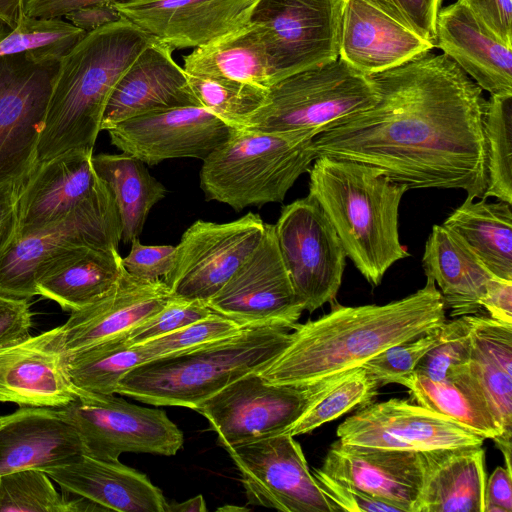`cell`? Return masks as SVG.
Returning <instances> with one entry per match:
<instances>
[{"label":"cell","mask_w":512,"mask_h":512,"mask_svg":"<svg viewBox=\"0 0 512 512\" xmlns=\"http://www.w3.org/2000/svg\"><path fill=\"white\" fill-rule=\"evenodd\" d=\"M370 76L378 101L316 135V158L377 167L408 189H461L482 197L483 90L445 54L430 52Z\"/></svg>","instance_id":"1"},{"label":"cell","mask_w":512,"mask_h":512,"mask_svg":"<svg viewBox=\"0 0 512 512\" xmlns=\"http://www.w3.org/2000/svg\"><path fill=\"white\" fill-rule=\"evenodd\" d=\"M446 321L435 282L384 305L342 306L296 324L286 348L258 373L277 384L310 385L361 367L385 349L413 340Z\"/></svg>","instance_id":"2"},{"label":"cell","mask_w":512,"mask_h":512,"mask_svg":"<svg viewBox=\"0 0 512 512\" xmlns=\"http://www.w3.org/2000/svg\"><path fill=\"white\" fill-rule=\"evenodd\" d=\"M152 37L128 20L86 35L60 61L40 133L37 163L93 152L108 99Z\"/></svg>","instance_id":"3"},{"label":"cell","mask_w":512,"mask_h":512,"mask_svg":"<svg viewBox=\"0 0 512 512\" xmlns=\"http://www.w3.org/2000/svg\"><path fill=\"white\" fill-rule=\"evenodd\" d=\"M309 172V194L320 204L346 256L378 286L386 271L409 256L398 232L400 201L409 190L374 166L319 156Z\"/></svg>","instance_id":"4"},{"label":"cell","mask_w":512,"mask_h":512,"mask_svg":"<svg viewBox=\"0 0 512 512\" xmlns=\"http://www.w3.org/2000/svg\"><path fill=\"white\" fill-rule=\"evenodd\" d=\"M292 329L243 327L223 339L151 359L130 370L116 394L154 406L194 409L238 378L261 371L289 344Z\"/></svg>","instance_id":"5"},{"label":"cell","mask_w":512,"mask_h":512,"mask_svg":"<svg viewBox=\"0 0 512 512\" xmlns=\"http://www.w3.org/2000/svg\"><path fill=\"white\" fill-rule=\"evenodd\" d=\"M319 133L234 128L230 137L203 160L200 187L206 199L236 211L282 202L316 159L313 139Z\"/></svg>","instance_id":"6"},{"label":"cell","mask_w":512,"mask_h":512,"mask_svg":"<svg viewBox=\"0 0 512 512\" xmlns=\"http://www.w3.org/2000/svg\"><path fill=\"white\" fill-rule=\"evenodd\" d=\"M378 99L372 77L338 57L273 83L263 104L237 128L321 132L334 122L371 107Z\"/></svg>","instance_id":"7"},{"label":"cell","mask_w":512,"mask_h":512,"mask_svg":"<svg viewBox=\"0 0 512 512\" xmlns=\"http://www.w3.org/2000/svg\"><path fill=\"white\" fill-rule=\"evenodd\" d=\"M350 371L310 385L272 383L251 372L193 410L208 420L222 447L250 442L284 432Z\"/></svg>","instance_id":"8"},{"label":"cell","mask_w":512,"mask_h":512,"mask_svg":"<svg viewBox=\"0 0 512 512\" xmlns=\"http://www.w3.org/2000/svg\"><path fill=\"white\" fill-rule=\"evenodd\" d=\"M120 240L118 210L105 183L63 219L15 238L0 253V296L29 301L37 295L36 280L50 262L79 246L118 249Z\"/></svg>","instance_id":"9"},{"label":"cell","mask_w":512,"mask_h":512,"mask_svg":"<svg viewBox=\"0 0 512 512\" xmlns=\"http://www.w3.org/2000/svg\"><path fill=\"white\" fill-rule=\"evenodd\" d=\"M340 0H254L246 22L256 27L272 82L339 57Z\"/></svg>","instance_id":"10"},{"label":"cell","mask_w":512,"mask_h":512,"mask_svg":"<svg viewBox=\"0 0 512 512\" xmlns=\"http://www.w3.org/2000/svg\"><path fill=\"white\" fill-rule=\"evenodd\" d=\"M75 427L84 454L118 461L122 453L175 455L183 433L162 409L147 408L111 395L80 394L60 408Z\"/></svg>","instance_id":"11"},{"label":"cell","mask_w":512,"mask_h":512,"mask_svg":"<svg viewBox=\"0 0 512 512\" xmlns=\"http://www.w3.org/2000/svg\"><path fill=\"white\" fill-rule=\"evenodd\" d=\"M274 230L303 309L313 312L332 303L342 282L347 256L317 200L308 194L284 206Z\"/></svg>","instance_id":"12"},{"label":"cell","mask_w":512,"mask_h":512,"mask_svg":"<svg viewBox=\"0 0 512 512\" xmlns=\"http://www.w3.org/2000/svg\"><path fill=\"white\" fill-rule=\"evenodd\" d=\"M59 64L25 54L0 57V186L26 179L37 163Z\"/></svg>","instance_id":"13"},{"label":"cell","mask_w":512,"mask_h":512,"mask_svg":"<svg viewBox=\"0 0 512 512\" xmlns=\"http://www.w3.org/2000/svg\"><path fill=\"white\" fill-rule=\"evenodd\" d=\"M265 229L252 212L225 223L197 220L182 234L163 281L174 296L206 303L255 250Z\"/></svg>","instance_id":"14"},{"label":"cell","mask_w":512,"mask_h":512,"mask_svg":"<svg viewBox=\"0 0 512 512\" xmlns=\"http://www.w3.org/2000/svg\"><path fill=\"white\" fill-rule=\"evenodd\" d=\"M223 448L250 504L285 512H335L293 436L279 433Z\"/></svg>","instance_id":"15"},{"label":"cell","mask_w":512,"mask_h":512,"mask_svg":"<svg viewBox=\"0 0 512 512\" xmlns=\"http://www.w3.org/2000/svg\"><path fill=\"white\" fill-rule=\"evenodd\" d=\"M206 304L240 327L294 328L304 309L282 260L274 225L266 224L258 246Z\"/></svg>","instance_id":"16"},{"label":"cell","mask_w":512,"mask_h":512,"mask_svg":"<svg viewBox=\"0 0 512 512\" xmlns=\"http://www.w3.org/2000/svg\"><path fill=\"white\" fill-rule=\"evenodd\" d=\"M336 433L343 444L414 452L482 446L485 440L446 416L403 399L359 408Z\"/></svg>","instance_id":"17"},{"label":"cell","mask_w":512,"mask_h":512,"mask_svg":"<svg viewBox=\"0 0 512 512\" xmlns=\"http://www.w3.org/2000/svg\"><path fill=\"white\" fill-rule=\"evenodd\" d=\"M340 2L339 57L365 75L396 68L435 48L389 0Z\"/></svg>","instance_id":"18"},{"label":"cell","mask_w":512,"mask_h":512,"mask_svg":"<svg viewBox=\"0 0 512 512\" xmlns=\"http://www.w3.org/2000/svg\"><path fill=\"white\" fill-rule=\"evenodd\" d=\"M234 128L203 107H179L125 120L107 130L111 143L148 165L208 157Z\"/></svg>","instance_id":"19"},{"label":"cell","mask_w":512,"mask_h":512,"mask_svg":"<svg viewBox=\"0 0 512 512\" xmlns=\"http://www.w3.org/2000/svg\"><path fill=\"white\" fill-rule=\"evenodd\" d=\"M174 295L161 279H138L125 270L117 283L92 304L71 312L61 326L46 331L49 346L68 354L123 334L163 308Z\"/></svg>","instance_id":"20"},{"label":"cell","mask_w":512,"mask_h":512,"mask_svg":"<svg viewBox=\"0 0 512 512\" xmlns=\"http://www.w3.org/2000/svg\"><path fill=\"white\" fill-rule=\"evenodd\" d=\"M254 0H138L114 3L124 18L172 50L198 48L246 23Z\"/></svg>","instance_id":"21"},{"label":"cell","mask_w":512,"mask_h":512,"mask_svg":"<svg viewBox=\"0 0 512 512\" xmlns=\"http://www.w3.org/2000/svg\"><path fill=\"white\" fill-rule=\"evenodd\" d=\"M321 469L334 479L375 498L414 512L424 476L423 452L331 444Z\"/></svg>","instance_id":"22"},{"label":"cell","mask_w":512,"mask_h":512,"mask_svg":"<svg viewBox=\"0 0 512 512\" xmlns=\"http://www.w3.org/2000/svg\"><path fill=\"white\" fill-rule=\"evenodd\" d=\"M92 157L93 152L70 151L36 163L19 195L15 238L63 219L104 187Z\"/></svg>","instance_id":"23"},{"label":"cell","mask_w":512,"mask_h":512,"mask_svg":"<svg viewBox=\"0 0 512 512\" xmlns=\"http://www.w3.org/2000/svg\"><path fill=\"white\" fill-rule=\"evenodd\" d=\"M172 51L152 38L114 87L103 113L101 131L152 112L201 107Z\"/></svg>","instance_id":"24"},{"label":"cell","mask_w":512,"mask_h":512,"mask_svg":"<svg viewBox=\"0 0 512 512\" xmlns=\"http://www.w3.org/2000/svg\"><path fill=\"white\" fill-rule=\"evenodd\" d=\"M84 454L75 427L60 409L21 407L2 417L0 475L69 464Z\"/></svg>","instance_id":"25"},{"label":"cell","mask_w":512,"mask_h":512,"mask_svg":"<svg viewBox=\"0 0 512 512\" xmlns=\"http://www.w3.org/2000/svg\"><path fill=\"white\" fill-rule=\"evenodd\" d=\"M435 47L490 95H512V53L460 1L441 7Z\"/></svg>","instance_id":"26"},{"label":"cell","mask_w":512,"mask_h":512,"mask_svg":"<svg viewBox=\"0 0 512 512\" xmlns=\"http://www.w3.org/2000/svg\"><path fill=\"white\" fill-rule=\"evenodd\" d=\"M45 473L62 490L84 497L102 511L166 512L168 502L149 478L118 461L81 455Z\"/></svg>","instance_id":"27"},{"label":"cell","mask_w":512,"mask_h":512,"mask_svg":"<svg viewBox=\"0 0 512 512\" xmlns=\"http://www.w3.org/2000/svg\"><path fill=\"white\" fill-rule=\"evenodd\" d=\"M466 318L471 328L468 370L500 428L493 441L512 472V324L485 315Z\"/></svg>","instance_id":"28"},{"label":"cell","mask_w":512,"mask_h":512,"mask_svg":"<svg viewBox=\"0 0 512 512\" xmlns=\"http://www.w3.org/2000/svg\"><path fill=\"white\" fill-rule=\"evenodd\" d=\"M79 395L45 332L0 349V402L61 408Z\"/></svg>","instance_id":"29"},{"label":"cell","mask_w":512,"mask_h":512,"mask_svg":"<svg viewBox=\"0 0 512 512\" xmlns=\"http://www.w3.org/2000/svg\"><path fill=\"white\" fill-rule=\"evenodd\" d=\"M422 262L426 277L440 288L452 317L483 310L481 300L489 280L495 276L456 232L443 224L434 225Z\"/></svg>","instance_id":"30"},{"label":"cell","mask_w":512,"mask_h":512,"mask_svg":"<svg viewBox=\"0 0 512 512\" xmlns=\"http://www.w3.org/2000/svg\"><path fill=\"white\" fill-rule=\"evenodd\" d=\"M423 455L424 483L414 512H484L482 446L439 449Z\"/></svg>","instance_id":"31"},{"label":"cell","mask_w":512,"mask_h":512,"mask_svg":"<svg viewBox=\"0 0 512 512\" xmlns=\"http://www.w3.org/2000/svg\"><path fill=\"white\" fill-rule=\"evenodd\" d=\"M124 271L118 249L79 246L50 262L36 280L37 295L69 312L82 309L104 294Z\"/></svg>","instance_id":"32"},{"label":"cell","mask_w":512,"mask_h":512,"mask_svg":"<svg viewBox=\"0 0 512 512\" xmlns=\"http://www.w3.org/2000/svg\"><path fill=\"white\" fill-rule=\"evenodd\" d=\"M395 384L406 387L416 404L446 416L484 439L493 440L501 434L468 363L446 380H432L412 372Z\"/></svg>","instance_id":"33"},{"label":"cell","mask_w":512,"mask_h":512,"mask_svg":"<svg viewBox=\"0 0 512 512\" xmlns=\"http://www.w3.org/2000/svg\"><path fill=\"white\" fill-rule=\"evenodd\" d=\"M512 204L467 196L443 225L456 232L497 278L512 281Z\"/></svg>","instance_id":"34"},{"label":"cell","mask_w":512,"mask_h":512,"mask_svg":"<svg viewBox=\"0 0 512 512\" xmlns=\"http://www.w3.org/2000/svg\"><path fill=\"white\" fill-rule=\"evenodd\" d=\"M97 175L110 189L120 218L121 240L131 243L141 234L151 208L166 195L165 187L145 163L126 153L92 157Z\"/></svg>","instance_id":"35"},{"label":"cell","mask_w":512,"mask_h":512,"mask_svg":"<svg viewBox=\"0 0 512 512\" xmlns=\"http://www.w3.org/2000/svg\"><path fill=\"white\" fill-rule=\"evenodd\" d=\"M183 69L188 74L220 76L266 89L273 84L259 32L247 22L213 42L195 48L184 57Z\"/></svg>","instance_id":"36"},{"label":"cell","mask_w":512,"mask_h":512,"mask_svg":"<svg viewBox=\"0 0 512 512\" xmlns=\"http://www.w3.org/2000/svg\"><path fill=\"white\" fill-rule=\"evenodd\" d=\"M63 369L80 394H116L120 380L134 367L147 361L139 344L119 334L83 349L60 354Z\"/></svg>","instance_id":"37"},{"label":"cell","mask_w":512,"mask_h":512,"mask_svg":"<svg viewBox=\"0 0 512 512\" xmlns=\"http://www.w3.org/2000/svg\"><path fill=\"white\" fill-rule=\"evenodd\" d=\"M483 129L487 179L482 197L512 204V95H490Z\"/></svg>","instance_id":"38"},{"label":"cell","mask_w":512,"mask_h":512,"mask_svg":"<svg viewBox=\"0 0 512 512\" xmlns=\"http://www.w3.org/2000/svg\"><path fill=\"white\" fill-rule=\"evenodd\" d=\"M85 35L59 18L23 14L18 25L0 41V57L25 54L35 61H61Z\"/></svg>","instance_id":"39"},{"label":"cell","mask_w":512,"mask_h":512,"mask_svg":"<svg viewBox=\"0 0 512 512\" xmlns=\"http://www.w3.org/2000/svg\"><path fill=\"white\" fill-rule=\"evenodd\" d=\"M186 74L201 107L233 128L239 127L263 104L268 90L220 76Z\"/></svg>","instance_id":"40"},{"label":"cell","mask_w":512,"mask_h":512,"mask_svg":"<svg viewBox=\"0 0 512 512\" xmlns=\"http://www.w3.org/2000/svg\"><path fill=\"white\" fill-rule=\"evenodd\" d=\"M74 495V494H73ZM56 491L41 470L25 469L0 475V512H77V497Z\"/></svg>","instance_id":"41"},{"label":"cell","mask_w":512,"mask_h":512,"mask_svg":"<svg viewBox=\"0 0 512 512\" xmlns=\"http://www.w3.org/2000/svg\"><path fill=\"white\" fill-rule=\"evenodd\" d=\"M379 387L363 367L352 369L282 433L293 437L306 434L355 407H364L372 402Z\"/></svg>","instance_id":"42"},{"label":"cell","mask_w":512,"mask_h":512,"mask_svg":"<svg viewBox=\"0 0 512 512\" xmlns=\"http://www.w3.org/2000/svg\"><path fill=\"white\" fill-rule=\"evenodd\" d=\"M442 327V339L422 357L413 371L432 380L449 379L467 365L470 358L471 328L466 315L445 321Z\"/></svg>","instance_id":"43"},{"label":"cell","mask_w":512,"mask_h":512,"mask_svg":"<svg viewBox=\"0 0 512 512\" xmlns=\"http://www.w3.org/2000/svg\"><path fill=\"white\" fill-rule=\"evenodd\" d=\"M241 328L232 320L212 312L209 316L170 334L139 344L147 361L179 354L237 333Z\"/></svg>","instance_id":"44"},{"label":"cell","mask_w":512,"mask_h":512,"mask_svg":"<svg viewBox=\"0 0 512 512\" xmlns=\"http://www.w3.org/2000/svg\"><path fill=\"white\" fill-rule=\"evenodd\" d=\"M442 325L413 340L385 349L361 367L379 386L396 383L398 379L411 374L422 357L440 342Z\"/></svg>","instance_id":"45"},{"label":"cell","mask_w":512,"mask_h":512,"mask_svg":"<svg viewBox=\"0 0 512 512\" xmlns=\"http://www.w3.org/2000/svg\"><path fill=\"white\" fill-rule=\"evenodd\" d=\"M212 312L203 301L173 296L158 312L126 332V336L132 344L145 343L201 320Z\"/></svg>","instance_id":"46"},{"label":"cell","mask_w":512,"mask_h":512,"mask_svg":"<svg viewBox=\"0 0 512 512\" xmlns=\"http://www.w3.org/2000/svg\"><path fill=\"white\" fill-rule=\"evenodd\" d=\"M312 474L325 496L333 504L335 512H402L396 505L334 479L321 468L313 469Z\"/></svg>","instance_id":"47"},{"label":"cell","mask_w":512,"mask_h":512,"mask_svg":"<svg viewBox=\"0 0 512 512\" xmlns=\"http://www.w3.org/2000/svg\"><path fill=\"white\" fill-rule=\"evenodd\" d=\"M175 248L173 245H144L139 237L134 238L129 254L122 258L123 268L138 279L159 280L169 273Z\"/></svg>","instance_id":"48"},{"label":"cell","mask_w":512,"mask_h":512,"mask_svg":"<svg viewBox=\"0 0 512 512\" xmlns=\"http://www.w3.org/2000/svg\"><path fill=\"white\" fill-rule=\"evenodd\" d=\"M497 39L512 48V0H458Z\"/></svg>","instance_id":"49"},{"label":"cell","mask_w":512,"mask_h":512,"mask_svg":"<svg viewBox=\"0 0 512 512\" xmlns=\"http://www.w3.org/2000/svg\"><path fill=\"white\" fill-rule=\"evenodd\" d=\"M31 327L32 313L28 301L0 296V349L30 338Z\"/></svg>","instance_id":"50"},{"label":"cell","mask_w":512,"mask_h":512,"mask_svg":"<svg viewBox=\"0 0 512 512\" xmlns=\"http://www.w3.org/2000/svg\"><path fill=\"white\" fill-rule=\"evenodd\" d=\"M414 28L435 44L436 20L442 0H389Z\"/></svg>","instance_id":"51"},{"label":"cell","mask_w":512,"mask_h":512,"mask_svg":"<svg viewBox=\"0 0 512 512\" xmlns=\"http://www.w3.org/2000/svg\"><path fill=\"white\" fill-rule=\"evenodd\" d=\"M25 180L0 186V253L16 236L17 205Z\"/></svg>","instance_id":"52"},{"label":"cell","mask_w":512,"mask_h":512,"mask_svg":"<svg viewBox=\"0 0 512 512\" xmlns=\"http://www.w3.org/2000/svg\"><path fill=\"white\" fill-rule=\"evenodd\" d=\"M481 306L489 317L512 324V281L493 277L489 280Z\"/></svg>","instance_id":"53"},{"label":"cell","mask_w":512,"mask_h":512,"mask_svg":"<svg viewBox=\"0 0 512 512\" xmlns=\"http://www.w3.org/2000/svg\"><path fill=\"white\" fill-rule=\"evenodd\" d=\"M134 1L138 0H24L23 13L37 18H60L85 6Z\"/></svg>","instance_id":"54"},{"label":"cell","mask_w":512,"mask_h":512,"mask_svg":"<svg viewBox=\"0 0 512 512\" xmlns=\"http://www.w3.org/2000/svg\"><path fill=\"white\" fill-rule=\"evenodd\" d=\"M511 474L498 466L486 480L484 512H512Z\"/></svg>","instance_id":"55"},{"label":"cell","mask_w":512,"mask_h":512,"mask_svg":"<svg viewBox=\"0 0 512 512\" xmlns=\"http://www.w3.org/2000/svg\"><path fill=\"white\" fill-rule=\"evenodd\" d=\"M65 17L86 33L116 22L121 16L113 4H97L76 9Z\"/></svg>","instance_id":"56"},{"label":"cell","mask_w":512,"mask_h":512,"mask_svg":"<svg viewBox=\"0 0 512 512\" xmlns=\"http://www.w3.org/2000/svg\"><path fill=\"white\" fill-rule=\"evenodd\" d=\"M24 0H0V17L14 29L23 16Z\"/></svg>","instance_id":"57"},{"label":"cell","mask_w":512,"mask_h":512,"mask_svg":"<svg viewBox=\"0 0 512 512\" xmlns=\"http://www.w3.org/2000/svg\"><path fill=\"white\" fill-rule=\"evenodd\" d=\"M207 511L204 497L199 494L181 503H168L166 512H205Z\"/></svg>","instance_id":"58"},{"label":"cell","mask_w":512,"mask_h":512,"mask_svg":"<svg viewBox=\"0 0 512 512\" xmlns=\"http://www.w3.org/2000/svg\"><path fill=\"white\" fill-rule=\"evenodd\" d=\"M12 29L1 19L0 17V41L11 31Z\"/></svg>","instance_id":"59"},{"label":"cell","mask_w":512,"mask_h":512,"mask_svg":"<svg viewBox=\"0 0 512 512\" xmlns=\"http://www.w3.org/2000/svg\"><path fill=\"white\" fill-rule=\"evenodd\" d=\"M218 511H248L249 509L246 507H238V506H228L225 505L217 509Z\"/></svg>","instance_id":"60"},{"label":"cell","mask_w":512,"mask_h":512,"mask_svg":"<svg viewBox=\"0 0 512 512\" xmlns=\"http://www.w3.org/2000/svg\"><path fill=\"white\" fill-rule=\"evenodd\" d=\"M2 417H0V425H1Z\"/></svg>","instance_id":"61"}]
</instances>
